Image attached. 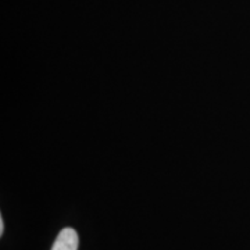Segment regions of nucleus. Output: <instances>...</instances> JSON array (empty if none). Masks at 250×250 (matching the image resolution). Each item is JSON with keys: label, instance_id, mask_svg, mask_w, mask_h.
I'll return each instance as SVG.
<instances>
[{"label": "nucleus", "instance_id": "f257e3e1", "mask_svg": "<svg viewBox=\"0 0 250 250\" xmlns=\"http://www.w3.org/2000/svg\"><path fill=\"white\" fill-rule=\"evenodd\" d=\"M52 250H78V233L74 228L62 229L53 243Z\"/></svg>", "mask_w": 250, "mask_h": 250}, {"label": "nucleus", "instance_id": "f03ea898", "mask_svg": "<svg viewBox=\"0 0 250 250\" xmlns=\"http://www.w3.org/2000/svg\"><path fill=\"white\" fill-rule=\"evenodd\" d=\"M4 232V221H3V218H0V235H3Z\"/></svg>", "mask_w": 250, "mask_h": 250}]
</instances>
